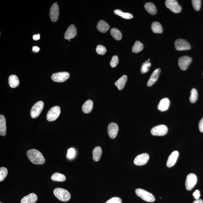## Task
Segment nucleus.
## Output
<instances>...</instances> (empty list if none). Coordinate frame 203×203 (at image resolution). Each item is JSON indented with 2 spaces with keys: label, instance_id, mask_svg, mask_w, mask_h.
<instances>
[{
  "label": "nucleus",
  "instance_id": "obj_28",
  "mask_svg": "<svg viewBox=\"0 0 203 203\" xmlns=\"http://www.w3.org/2000/svg\"><path fill=\"white\" fill-rule=\"evenodd\" d=\"M66 177L64 175L59 173H55L51 176V179L53 181L63 182L66 180Z\"/></svg>",
  "mask_w": 203,
  "mask_h": 203
},
{
  "label": "nucleus",
  "instance_id": "obj_7",
  "mask_svg": "<svg viewBox=\"0 0 203 203\" xmlns=\"http://www.w3.org/2000/svg\"><path fill=\"white\" fill-rule=\"evenodd\" d=\"M70 77V74L68 72H60L52 74L51 79L57 83H63L66 81Z\"/></svg>",
  "mask_w": 203,
  "mask_h": 203
},
{
  "label": "nucleus",
  "instance_id": "obj_17",
  "mask_svg": "<svg viewBox=\"0 0 203 203\" xmlns=\"http://www.w3.org/2000/svg\"><path fill=\"white\" fill-rule=\"evenodd\" d=\"M179 152L178 151H174L169 156L167 162V166L168 167H171L175 164L177 160L178 157Z\"/></svg>",
  "mask_w": 203,
  "mask_h": 203
},
{
  "label": "nucleus",
  "instance_id": "obj_23",
  "mask_svg": "<svg viewBox=\"0 0 203 203\" xmlns=\"http://www.w3.org/2000/svg\"><path fill=\"white\" fill-rule=\"evenodd\" d=\"M93 109V102L92 100H89L85 101L82 106V110L84 113L88 114L91 112Z\"/></svg>",
  "mask_w": 203,
  "mask_h": 203
},
{
  "label": "nucleus",
  "instance_id": "obj_26",
  "mask_svg": "<svg viewBox=\"0 0 203 203\" xmlns=\"http://www.w3.org/2000/svg\"><path fill=\"white\" fill-rule=\"evenodd\" d=\"M102 152V149L99 146L96 147L93 150V159L95 161L97 162L99 161L101 158Z\"/></svg>",
  "mask_w": 203,
  "mask_h": 203
},
{
  "label": "nucleus",
  "instance_id": "obj_9",
  "mask_svg": "<svg viewBox=\"0 0 203 203\" xmlns=\"http://www.w3.org/2000/svg\"><path fill=\"white\" fill-rule=\"evenodd\" d=\"M168 132V128L167 126L164 124H161L155 126L151 130V133L155 136L165 135Z\"/></svg>",
  "mask_w": 203,
  "mask_h": 203
},
{
  "label": "nucleus",
  "instance_id": "obj_44",
  "mask_svg": "<svg viewBox=\"0 0 203 203\" xmlns=\"http://www.w3.org/2000/svg\"><path fill=\"white\" fill-rule=\"evenodd\" d=\"M193 203H203V201L201 199H198L194 201Z\"/></svg>",
  "mask_w": 203,
  "mask_h": 203
},
{
  "label": "nucleus",
  "instance_id": "obj_38",
  "mask_svg": "<svg viewBox=\"0 0 203 203\" xmlns=\"http://www.w3.org/2000/svg\"><path fill=\"white\" fill-rule=\"evenodd\" d=\"M122 201L120 197H114L109 199L105 203H122Z\"/></svg>",
  "mask_w": 203,
  "mask_h": 203
},
{
  "label": "nucleus",
  "instance_id": "obj_1",
  "mask_svg": "<svg viewBox=\"0 0 203 203\" xmlns=\"http://www.w3.org/2000/svg\"><path fill=\"white\" fill-rule=\"evenodd\" d=\"M28 158L32 163L37 165H43L45 159L42 153L35 149L28 150L27 153Z\"/></svg>",
  "mask_w": 203,
  "mask_h": 203
},
{
  "label": "nucleus",
  "instance_id": "obj_41",
  "mask_svg": "<svg viewBox=\"0 0 203 203\" xmlns=\"http://www.w3.org/2000/svg\"><path fill=\"white\" fill-rule=\"evenodd\" d=\"M199 129L202 133H203V118L201 119L199 124Z\"/></svg>",
  "mask_w": 203,
  "mask_h": 203
},
{
  "label": "nucleus",
  "instance_id": "obj_3",
  "mask_svg": "<svg viewBox=\"0 0 203 203\" xmlns=\"http://www.w3.org/2000/svg\"><path fill=\"white\" fill-rule=\"evenodd\" d=\"M136 194L143 200L147 202H152L155 200L154 195L149 192L141 189H137L135 191Z\"/></svg>",
  "mask_w": 203,
  "mask_h": 203
},
{
  "label": "nucleus",
  "instance_id": "obj_14",
  "mask_svg": "<svg viewBox=\"0 0 203 203\" xmlns=\"http://www.w3.org/2000/svg\"><path fill=\"white\" fill-rule=\"evenodd\" d=\"M119 131V126L114 123H111L108 127V133L109 137L112 139H115Z\"/></svg>",
  "mask_w": 203,
  "mask_h": 203
},
{
  "label": "nucleus",
  "instance_id": "obj_16",
  "mask_svg": "<svg viewBox=\"0 0 203 203\" xmlns=\"http://www.w3.org/2000/svg\"><path fill=\"white\" fill-rule=\"evenodd\" d=\"M160 72H161V70L160 68H158L156 69L152 73L150 79L148 80V83H147V85L148 87L152 86L156 82L159 78Z\"/></svg>",
  "mask_w": 203,
  "mask_h": 203
},
{
  "label": "nucleus",
  "instance_id": "obj_15",
  "mask_svg": "<svg viewBox=\"0 0 203 203\" xmlns=\"http://www.w3.org/2000/svg\"><path fill=\"white\" fill-rule=\"evenodd\" d=\"M77 34V29L75 26L72 25L69 26L67 29L64 34V38L66 40H70V39L74 38Z\"/></svg>",
  "mask_w": 203,
  "mask_h": 203
},
{
  "label": "nucleus",
  "instance_id": "obj_8",
  "mask_svg": "<svg viewBox=\"0 0 203 203\" xmlns=\"http://www.w3.org/2000/svg\"><path fill=\"white\" fill-rule=\"evenodd\" d=\"M165 4L167 8L175 13L181 12V7L179 5L178 2L175 0H166Z\"/></svg>",
  "mask_w": 203,
  "mask_h": 203
},
{
  "label": "nucleus",
  "instance_id": "obj_12",
  "mask_svg": "<svg viewBox=\"0 0 203 203\" xmlns=\"http://www.w3.org/2000/svg\"><path fill=\"white\" fill-rule=\"evenodd\" d=\"M150 158V156L147 153H143L138 155L135 158L134 160V164L135 165H144L147 163Z\"/></svg>",
  "mask_w": 203,
  "mask_h": 203
},
{
  "label": "nucleus",
  "instance_id": "obj_29",
  "mask_svg": "<svg viewBox=\"0 0 203 203\" xmlns=\"http://www.w3.org/2000/svg\"><path fill=\"white\" fill-rule=\"evenodd\" d=\"M114 14L126 19H131L133 18V15L128 13H124L119 10L114 11Z\"/></svg>",
  "mask_w": 203,
  "mask_h": 203
},
{
  "label": "nucleus",
  "instance_id": "obj_6",
  "mask_svg": "<svg viewBox=\"0 0 203 203\" xmlns=\"http://www.w3.org/2000/svg\"><path fill=\"white\" fill-rule=\"evenodd\" d=\"M175 45L176 50L179 51H185L191 49L190 44L184 39H177L175 42Z\"/></svg>",
  "mask_w": 203,
  "mask_h": 203
},
{
  "label": "nucleus",
  "instance_id": "obj_35",
  "mask_svg": "<svg viewBox=\"0 0 203 203\" xmlns=\"http://www.w3.org/2000/svg\"><path fill=\"white\" fill-rule=\"evenodd\" d=\"M191 2L193 8L195 11H198L200 10L201 5L200 0H193Z\"/></svg>",
  "mask_w": 203,
  "mask_h": 203
},
{
  "label": "nucleus",
  "instance_id": "obj_39",
  "mask_svg": "<svg viewBox=\"0 0 203 203\" xmlns=\"http://www.w3.org/2000/svg\"><path fill=\"white\" fill-rule=\"evenodd\" d=\"M75 154V151L74 149L73 148H71L68 151V154H67V157L69 159H72L74 157Z\"/></svg>",
  "mask_w": 203,
  "mask_h": 203
},
{
  "label": "nucleus",
  "instance_id": "obj_31",
  "mask_svg": "<svg viewBox=\"0 0 203 203\" xmlns=\"http://www.w3.org/2000/svg\"><path fill=\"white\" fill-rule=\"evenodd\" d=\"M143 48L144 46L143 44L140 42L137 41L135 43L132 48V51L134 53H139V52L142 51Z\"/></svg>",
  "mask_w": 203,
  "mask_h": 203
},
{
  "label": "nucleus",
  "instance_id": "obj_10",
  "mask_svg": "<svg viewBox=\"0 0 203 203\" xmlns=\"http://www.w3.org/2000/svg\"><path fill=\"white\" fill-rule=\"evenodd\" d=\"M192 61L191 58L188 56H184L178 59V65L182 70H187Z\"/></svg>",
  "mask_w": 203,
  "mask_h": 203
},
{
  "label": "nucleus",
  "instance_id": "obj_2",
  "mask_svg": "<svg viewBox=\"0 0 203 203\" xmlns=\"http://www.w3.org/2000/svg\"><path fill=\"white\" fill-rule=\"evenodd\" d=\"M53 193L55 196L62 202H67L70 199L71 195L70 193L66 190L62 188H56L54 190Z\"/></svg>",
  "mask_w": 203,
  "mask_h": 203
},
{
  "label": "nucleus",
  "instance_id": "obj_4",
  "mask_svg": "<svg viewBox=\"0 0 203 203\" xmlns=\"http://www.w3.org/2000/svg\"><path fill=\"white\" fill-rule=\"evenodd\" d=\"M44 106V102L42 101H39L35 104L32 108L30 112L32 118L35 119L38 117L43 110Z\"/></svg>",
  "mask_w": 203,
  "mask_h": 203
},
{
  "label": "nucleus",
  "instance_id": "obj_24",
  "mask_svg": "<svg viewBox=\"0 0 203 203\" xmlns=\"http://www.w3.org/2000/svg\"><path fill=\"white\" fill-rule=\"evenodd\" d=\"M8 83L10 86L13 88H16L19 85V80L15 75H12L8 78Z\"/></svg>",
  "mask_w": 203,
  "mask_h": 203
},
{
  "label": "nucleus",
  "instance_id": "obj_22",
  "mask_svg": "<svg viewBox=\"0 0 203 203\" xmlns=\"http://www.w3.org/2000/svg\"><path fill=\"white\" fill-rule=\"evenodd\" d=\"M128 78L127 76L124 75L115 82V85L119 90H122L124 88L127 82Z\"/></svg>",
  "mask_w": 203,
  "mask_h": 203
},
{
  "label": "nucleus",
  "instance_id": "obj_19",
  "mask_svg": "<svg viewBox=\"0 0 203 203\" xmlns=\"http://www.w3.org/2000/svg\"><path fill=\"white\" fill-rule=\"evenodd\" d=\"M37 199V195L34 193H32L24 197L21 200V203H35Z\"/></svg>",
  "mask_w": 203,
  "mask_h": 203
},
{
  "label": "nucleus",
  "instance_id": "obj_20",
  "mask_svg": "<svg viewBox=\"0 0 203 203\" xmlns=\"http://www.w3.org/2000/svg\"><path fill=\"white\" fill-rule=\"evenodd\" d=\"M7 126L6 119L4 115H0V135L4 136L6 134Z\"/></svg>",
  "mask_w": 203,
  "mask_h": 203
},
{
  "label": "nucleus",
  "instance_id": "obj_18",
  "mask_svg": "<svg viewBox=\"0 0 203 203\" xmlns=\"http://www.w3.org/2000/svg\"><path fill=\"white\" fill-rule=\"evenodd\" d=\"M170 104V100L168 98H164L161 100L158 104V109L161 111H166L168 109Z\"/></svg>",
  "mask_w": 203,
  "mask_h": 203
},
{
  "label": "nucleus",
  "instance_id": "obj_45",
  "mask_svg": "<svg viewBox=\"0 0 203 203\" xmlns=\"http://www.w3.org/2000/svg\"><path fill=\"white\" fill-rule=\"evenodd\" d=\"M0 203H2V202H0Z\"/></svg>",
  "mask_w": 203,
  "mask_h": 203
},
{
  "label": "nucleus",
  "instance_id": "obj_43",
  "mask_svg": "<svg viewBox=\"0 0 203 203\" xmlns=\"http://www.w3.org/2000/svg\"><path fill=\"white\" fill-rule=\"evenodd\" d=\"M33 51L38 52L39 51V50H40V48L37 47V46H33Z\"/></svg>",
  "mask_w": 203,
  "mask_h": 203
},
{
  "label": "nucleus",
  "instance_id": "obj_36",
  "mask_svg": "<svg viewBox=\"0 0 203 203\" xmlns=\"http://www.w3.org/2000/svg\"><path fill=\"white\" fill-rule=\"evenodd\" d=\"M96 51L98 54L104 55L107 52V49L103 46L99 45L97 47Z\"/></svg>",
  "mask_w": 203,
  "mask_h": 203
},
{
  "label": "nucleus",
  "instance_id": "obj_33",
  "mask_svg": "<svg viewBox=\"0 0 203 203\" xmlns=\"http://www.w3.org/2000/svg\"><path fill=\"white\" fill-rule=\"evenodd\" d=\"M198 98V93L196 89H193L191 92V95L190 96V101L192 103H195L196 102Z\"/></svg>",
  "mask_w": 203,
  "mask_h": 203
},
{
  "label": "nucleus",
  "instance_id": "obj_30",
  "mask_svg": "<svg viewBox=\"0 0 203 203\" xmlns=\"http://www.w3.org/2000/svg\"><path fill=\"white\" fill-rule=\"evenodd\" d=\"M111 34L115 40H120L122 39V35L121 32L116 28H113L110 31Z\"/></svg>",
  "mask_w": 203,
  "mask_h": 203
},
{
  "label": "nucleus",
  "instance_id": "obj_40",
  "mask_svg": "<svg viewBox=\"0 0 203 203\" xmlns=\"http://www.w3.org/2000/svg\"><path fill=\"white\" fill-rule=\"evenodd\" d=\"M193 195L195 199L198 200L200 196V191L199 190H197L194 192Z\"/></svg>",
  "mask_w": 203,
  "mask_h": 203
},
{
  "label": "nucleus",
  "instance_id": "obj_34",
  "mask_svg": "<svg viewBox=\"0 0 203 203\" xmlns=\"http://www.w3.org/2000/svg\"><path fill=\"white\" fill-rule=\"evenodd\" d=\"M8 170L4 167L0 168V181H3L8 175Z\"/></svg>",
  "mask_w": 203,
  "mask_h": 203
},
{
  "label": "nucleus",
  "instance_id": "obj_25",
  "mask_svg": "<svg viewBox=\"0 0 203 203\" xmlns=\"http://www.w3.org/2000/svg\"><path fill=\"white\" fill-rule=\"evenodd\" d=\"M145 8L149 13L152 15H154L157 13V10L155 5L152 3H146L145 5Z\"/></svg>",
  "mask_w": 203,
  "mask_h": 203
},
{
  "label": "nucleus",
  "instance_id": "obj_32",
  "mask_svg": "<svg viewBox=\"0 0 203 203\" xmlns=\"http://www.w3.org/2000/svg\"><path fill=\"white\" fill-rule=\"evenodd\" d=\"M151 66V63L148 60L145 61L141 67V74H145L148 72Z\"/></svg>",
  "mask_w": 203,
  "mask_h": 203
},
{
  "label": "nucleus",
  "instance_id": "obj_42",
  "mask_svg": "<svg viewBox=\"0 0 203 203\" xmlns=\"http://www.w3.org/2000/svg\"><path fill=\"white\" fill-rule=\"evenodd\" d=\"M33 38L34 40H38L40 39V34L35 35H33Z\"/></svg>",
  "mask_w": 203,
  "mask_h": 203
},
{
  "label": "nucleus",
  "instance_id": "obj_37",
  "mask_svg": "<svg viewBox=\"0 0 203 203\" xmlns=\"http://www.w3.org/2000/svg\"><path fill=\"white\" fill-rule=\"evenodd\" d=\"M119 63V58L116 55L114 56L110 62V65L112 68H114L117 66Z\"/></svg>",
  "mask_w": 203,
  "mask_h": 203
},
{
  "label": "nucleus",
  "instance_id": "obj_13",
  "mask_svg": "<svg viewBox=\"0 0 203 203\" xmlns=\"http://www.w3.org/2000/svg\"><path fill=\"white\" fill-rule=\"evenodd\" d=\"M49 15L52 22H55L58 20L59 8L57 3H54L52 5L50 9Z\"/></svg>",
  "mask_w": 203,
  "mask_h": 203
},
{
  "label": "nucleus",
  "instance_id": "obj_27",
  "mask_svg": "<svg viewBox=\"0 0 203 203\" xmlns=\"http://www.w3.org/2000/svg\"><path fill=\"white\" fill-rule=\"evenodd\" d=\"M151 29L152 31L155 33H163V28L161 24L159 22H153L151 25Z\"/></svg>",
  "mask_w": 203,
  "mask_h": 203
},
{
  "label": "nucleus",
  "instance_id": "obj_21",
  "mask_svg": "<svg viewBox=\"0 0 203 203\" xmlns=\"http://www.w3.org/2000/svg\"><path fill=\"white\" fill-rule=\"evenodd\" d=\"M109 26L107 22L103 20H101L98 22L97 26L98 30L102 33H105L109 29Z\"/></svg>",
  "mask_w": 203,
  "mask_h": 203
},
{
  "label": "nucleus",
  "instance_id": "obj_5",
  "mask_svg": "<svg viewBox=\"0 0 203 203\" xmlns=\"http://www.w3.org/2000/svg\"><path fill=\"white\" fill-rule=\"evenodd\" d=\"M61 113L60 108L55 106L51 108L46 115V119L49 122H53L58 118Z\"/></svg>",
  "mask_w": 203,
  "mask_h": 203
},
{
  "label": "nucleus",
  "instance_id": "obj_11",
  "mask_svg": "<svg viewBox=\"0 0 203 203\" xmlns=\"http://www.w3.org/2000/svg\"><path fill=\"white\" fill-rule=\"evenodd\" d=\"M197 178L195 174H190L188 175L185 180V187L188 190L192 189L196 184Z\"/></svg>",
  "mask_w": 203,
  "mask_h": 203
}]
</instances>
